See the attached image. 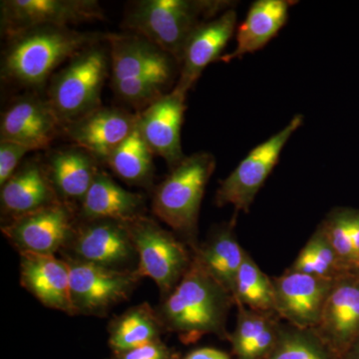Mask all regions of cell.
Instances as JSON below:
<instances>
[{
	"mask_svg": "<svg viewBox=\"0 0 359 359\" xmlns=\"http://www.w3.org/2000/svg\"><path fill=\"white\" fill-rule=\"evenodd\" d=\"M233 304V294L193 257L190 269L157 313L165 330L189 344L207 334L229 339L226 325Z\"/></svg>",
	"mask_w": 359,
	"mask_h": 359,
	"instance_id": "6da1fadb",
	"label": "cell"
},
{
	"mask_svg": "<svg viewBox=\"0 0 359 359\" xmlns=\"http://www.w3.org/2000/svg\"><path fill=\"white\" fill-rule=\"evenodd\" d=\"M9 39L2 59V79L20 86L39 87L59 65L95 44L99 34L42 26Z\"/></svg>",
	"mask_w": 359,
	"mask_h": 359,
	"instance_id": "7a4b0ae2",
	"label": "cell"
},
{
	"mask_svg": "<svg viewBox=\"0 0 359 359\" xmlns=\"http://www.w3.org/2000/svg\"><path fill=\"white\" fill-rule=\"evenodd\" d=\"M230 6L223 0H140L126 9L123 25L181 63L195 30Z\"/></svg>",
	"mask_w": 359,
	"mask_h": 359,
	"instance_id": "3957f363",
	"label": "cell"
},
{
	"mask_svg": "<svg viewBox=\"0 0 359 359\" xmlns=\"http://www.w3.org/2000/svg\"><path fill=\"white\" fill-rule=\"evenodd\" d=\"M216 169L214 155L198 152L185 157L156 189L155 216L197 248L198 221L208 182Z\"/></svg>",
	"mask_w": 359,
	"mask_h": 359,
	"instance_id": "277c9868",
	"label": "cell"
},
{
	"mask_svg": "<svg viewBox=\"0 0 359 359\" xmlns=\"http://www.w3.org/2000/svg\"><path fill=\"white\" fill-rule=\"evenodd\" d=\"M111 68L110 55L93 44L70 59L51 82L49 99L62 124L98 109L101 93Z\"/></svg>",
	"mask_w": 359,
	"mask_h": 359,
	"instance_id": "5b68a950",
	"label": "cell"
},
{
	"mask_svg": "<svg viewBox=\"0 0 359 359\" xmlns=\"http://www.w3.org/2000/svg\"><path fill=\"white\" fill-rule=\"evenodd\" d=\"M125 224L138 256L137 273L154 280L166 297L190 269L193 252L174 233L144 215Z\"/></svg>",
	"mask_w": 359,
	"mask_h": 359,
	"instance_id": "8992f818",
	"label": "cell"
},
{
	"mask_svg": "<svg viewBox=\"0 0 359 359\" xmlns=\"http://www.w3.org/2000/svg\"><path fill=\"white\" fill-rule=\"evenodd\" d=\"M304 121V115H295L285 128L252 149L222 182L216 193V205H231L236 212H249L257 193L278 165L290 137L301 128Z\"/></svg>",
	"mask_w": 359,
	"mask_h": 359,
	"instance_id": "52a82bcc",
	"label": "cell"
},
{
	"mask_svg": "<svg viewBox=\"0 0 359 359\" xmlns=\"http://www.w3.org/2000/svg\"><path fill=\"white\" fill-rule=\"evenodd\" d=\"M74 314L101 316L132 294L140 276L136 269L121 271L68 257Z\"/></svg>",
	"mask_w": 359,
	"mask_h": 359,
	"instance_id": "ba28073f",
	"label": "cell"
},
{
	"mask_svg": "<svg viewBox=\"0 0 359 359\" xmlns=\"http://www.w3.org/2000/svg\"><path fill=\"white\" fill-rule=\"evenodd\" d=\"M104 20V11L95 0H2V34L11 39L42 26L69 27L71 25Z\"/></svg>",
	"mask_w": 359,
	"mask_h": 359,
	"instance_id": "9c48e42d",
	"label": "cell"
},
{
	"mask_svg": "<svg viewBox=\"0 0 359 359\" xmlns=\"http://www.w3.org/2000/svg\"><path fill=\"white\" fill-rule=\"evenodd\" d=\"M335 280L290 268L283 275L273 276L276 314L294 327L314 330L320 323Z\"/></svg>",
	"mask_w": 359,
	"mask_h": 359,
	"instance_id": "30bf717a",
	"label": "cell"
},
{
	"mask_svg": "<svg viewBox=\"0 0 359 359\" xmlns=\"http://www.w3.org/2000/svg\"><path fill=\"white\" fill-rule=\"evenodd\" d=\"M2 231L20 252L46 255H54L76 233L72 210L63 202L13 219Z\"/></svg>",
	"mask_w": 359,
	"mask_h": 359,
	"instance_id": "8fae6325",
	"label": "cell"
},
{
	"mask_svg": "<svg viewBox=\"0 0 359 359\" xmlns=\"http://www.w3.org/2000/svg\"><path fill=\"white\" fill-rule=\"evenodd\" d=\"M187 94L173 89L137 114V128L155 155L173 169L185 159L181 131Z\"/></svg>",
	"mask_w": 359,
	"mask_h": 359,
	"instance_id": "7c38bea8",
	"label": "cell"
},
{
	"mask_svg": "<svg viewBox=\"0 0 359 359\" xmlns=\"http://www.w3.org/2000/svg\"><path fill=\"white\" fill-rule=\"evenodd\" d=\"M73 259L106 268L129 271L136 249L126 224L112 219H95L82 226L71 241Z\"/></svg>",
	"mask_w": 359,
	"mask_h": 359,
	"instance_id": "4fadbf2b",
	"label": "cell"
},
{
	"mask_svg": "<svg viewBox=\"0 0 359 359\" xmlns=\"http://www.w3.org/2000/svg\"><path fill=\"white\" fill-rule=\"evenodd\" d=\"M62 125L48 100L20 97L2 114L0 140L15 142L30 151L50 145Z\"/></svg>",
	"mask_w": 359,
	"mask_h": 359,
	"instance_id": "5bb4252c",
	"label": "cell"
},
{
	"mask_svg": "<svg viewBox=\"0 0 359 359\" xmlns=\"http://www.w3.org/2000/svg\"><path fill=\"white\" fill-rule=\"evenodd\" d=\"M137 114L112 107H99L68 123L66 133L77 147L84 149L97 161L107 162L113 152L134 131Z\"/></svg>",
	"mask_w": 359,
	"mask_h": 359,
	"instance_id": "9a60e30c",
	"label": "cell"
},
{
	"mask_svg": "<svg viewBox=\"0 0 359 359\" xmlns=\"http://www.w3.org/2000/svg\"><path fill=\"white\" fill-rule=\"evenodd\" d=\"M316 334L341 358L359 337V275L335 280Z\"/></svg>",
	"mask_w": 359,
	"mask_h": 359,
	"instance_id": "2e32d148",
	"label": "cell"
},
{
	"mask_svg": "<svg viewBox=\"0 0 359 359\" xmlns=\"http://www.w3.org/2000/svg\"><path fill=\"white\" fill-rule=\"evenodd\" d=\"M236 25L237 13L230 8L195 30L184 49L180 79L174 89L187 94L193 88L205 68L223 56L222 53L233 36Z\"/></svg>",
	"mask_w": 359,
	"mask_h": 359,
	"instance_id": "e0dca14e",
	"label": "cell"
},
{
	"mask_svg": "<svg viewBox=\"0 0 359 359\" xmlns=\"http://www.w3.org/2000/svg\"><path fill=\"white\" fill-rule=\"evenodd\" d=\"M20 282L47 308L74 316L66 261L54 255L20 252Z\"/></svg>",
	"mask_w": 359,
	"mask_h": 359,
	"instance_id": "ac0fdd59",
	"label": "cell"
},
{
	"mask_svg": "<svg viewBox=\"0 0 359 359\" xmlns=\"http://www.w3.org/2000/svg\"><path fill=\"white\" fill-rule=\"evenodd\" d=\"M2 212L11 221L61 201L52 186L46 167L39 161H25L1 186Z\"/></svg>",
	"mask_w": 359,
	"mask_h": 359,
	"instance_id": "d6986e66",
	"label": "cell"
},
{
	"mask_svg": "<svg viewBox=\"0 0 359 359\" xmlns=\"http://www.w3.org/2000/svg\"><path fill=\"white\" fill-rule=\"evenodd\" d=\"M292 2L287 0H257L250 6L245 20L238 25L237 47L219 61L229 63L264 48L282 30L289 18Z\"/></svg>",
	"mask_w": 359,
	"mask_h": 359,
	"instance_id": "ffe728a7",
	"label": "cell"
},
{
	"mask_svg": "<svg viewBox=\"0 0 359 359\" xmlns=\"http://www.w3.org/2000/svg\"><path fill=\"white\" fill-rule=\"evenodd\" d=\"M97 162L93 156L79 147L51 153L45 167L61 202L67 205L82 203L99 171Z\"/></svg>",
	"mask_w": 359,
	"mask_h": 359,
	"instance_id": "44dd1931",
	"label": "cell"
},
{
	"mask_svg": "<svg viewBox=\"0 0 359 359\" xmlns=\"http://www.w3.org/2000/svg\"><path fill=\"white\" fill-rule=\"evenodd\" d=\"M143 211L140 194L125 190L100 171L97 172L81 203V215L90 221L112 219L127 223L143 216Z\"/></svg>",
	"mask_w": 359,
	"mask_h": 359,
	"instance_id": "7402d4cb",
	"label": "cell"
},
{
	"mask_svg": "<svg viewBox=\"0 0 359 359\" xmlns=\"http://www.w3.org/2000/svg\"><path fill=\"white\" fill-rule=\"evenodd\" d=\"M235 224L236 218L229 223L219 224L212 231L207 242L197 245L192 252L198 263L231 294L247 252L238 243Z\"/></svg>",
	"mask_w": 359,
	"mask_h": 359,
	"instance_id": "603a6c76",
	"label": "cell"
},
{
	"mask_svg": "<svg viewBox=\"0 0 359 359\" xmlns=\"http://www.w3.org/2000/svg\"><path fill=\"white\" fill-rule=\"evenodd\" d=\"M110 43L112 84L145 74L171 56L145 37L136 34H107Z\"/></svg>",
	"mask_w": 359,
	"mask_h": 359,
	"instance_id": "cb8c5ba5",
	"label": "cell"
},
{
	"mask_svg": "<svg viewBox=\"0 0 359 359\" xmlns=\"http://www.w3.org/2000/svg\"><path fill=\"white\" fill-rule=\"evenodd\" d=\"M164 330L157 311L142 304L130 309L111 323L109 344L115 354L126 353L160 340Z\"/></svg>",
	"mask_w": 359,
	"mask_h": 359,
	"instance_id": "d4e9b609",
	"label": "cell"
},
{
	"mask_svg": "<svg viewBox=\"0 0 359 359\" xmlns=\"http://www.w3.org/2000/svg\"><path fill=\"white\" fill-rule=\"evenodd\" d=\"M154 153L144 140L138 128L119 146L107 160V165L125 183L147 187L154 175Z\"/></svg>",
	"mask_w": 359,
	"mask_h": 359,
	"instance_id": "484cf974",
	"label": "cell"
},
{
	"mask_svg": "<svg viewBox=\"0 0 359 359\" xmlns=\"http://www.w3.org/2000/svg\"><path fill=\"white\" fill-rule=\"evenodd\" d=\"M231 294L235 306L242 304L254 311L276 313L273 278L262 271L248 252L236 276Z\"/></svg>",
	"mask_w": 359,
	"mask_h": 359,
	"instance_id": "4316f807",
	"label": "cell"
},
{
	"mask_svg": "<svg viewBox=\"0 0 359 359\" xmlns=\"http://www.w3.org/2000/svg\"><path fill=\"white\" fill-rule=\"evenodd\" d=\"M266 359H341L316 330L283 321L273 351Z\"/></svg>",
	"mask_w": 359,
	"mask_h": 359,
	"instance_id": "83f0119b",
	"label": "cell"
},
{
	"mask_svg": "<svg viewBox=\"0 0 359 359\" xmlns=\"http://www.w3.org/2000/svg\"><path fill=\"white\" fill-rule=\"evenodd\" d=\"M290 269L328 280H337L347 275L320 224L295 257Z\"/></svg>",
	"mask_w": 359,
	"mask_h": 359,
	"instance_id": "f1b7e54d",
	"label": "cell"
},
{
	"mask_svg": "<svg viewBox=\"0 0 359 359\" xmlns=\"http://www.w3.org/2000/svg\"><path fill=\"white\" fill-rule=\"evenodd\" d=\"M172 76L171 59L140 76L112 84L116 95L136 107H147L163 95L162 89Z\"/></svg>",
	"mask_w": 359,
	"mask_h": 359,
	"instance_id": "f546056e",
	"label": "cell"
},
{
	"mask_svg": "<svg viewBox=\"0 0 359 359\" xmlns=\"http://www.w3.org/2000/svg\"><path fill=\"white\" fill-rule=\"evenodd\" d=\"M351 210L353 208H334L320 224L334 248L342 269L347 275H358L351 237Z\"/></svg>",
	"mask_w": 359,
	"mask_h": 359,
	"instance_id": "4dcf8cb0",
	"label": "cell"
},
{
	"mask_svg": "<svg viewBox=\"0 0 359 359\" xmlns=\"http://www.w3.org/2000/svg\"><path fill=\"white\" fill-rule=\"evenodd\" d=\"M238 309L237 323L229 340L237 359H243L250 348L262 339L266 330L276 320H282L276 313L254 311L242 304Z\"/></svg>",
	"mask_w": 359,
	"mask_h": 359,
	"instance_id": "1f68e13d",
	"label": "cell"
},
{
	"mask_svg": "<svg viewBox=\"0 0 359 359\" xmlns=\"http://www.w3.org/2000/svg\"><path fill=\"white\" fill-rule=\"evenodd\" d=\"M29 149L15 142L0 140V186L13 177Z\"/></svg>",
	"mask_w": 359,
	"mask_h": 359,
	"instance_id": "d6a6232c",
	"label": "cell"
},
{
	"mask_svg": "<svg viewBox=\"0 0 359 359\" xmlns=\"http://www.w3.org/2000/svg\"><path fill=\"white\" fill-rule=\"evenodd\" d=\"M178 355L161 340L151 342L146 346L137 347L120 354H115L111 359H177Z\"/></svg>",
	"mask_w": 359,
	"mask_h": 359,
	"instance_id": "836d02e7",
	"label": "cell"
},
{
	"mask_svg": "<svg viewBox=\"0 0 359 359\" xmlns=\"http://www.w3.org/2000/svg\"><path fill=\"white\" fill-rule=\"evenodd\" d=\"M351 237L354 256H355L356 273L359 275V210H351Z\"/></svg>",
	"mask_w": 359,
	"mask_h": 359,
	"instance_id": "e575fe53",
	"label": "cell"
},
{
	"mask_svg": "<svg viewBox=\"0 0 359 359\" xmlns=\"http://www.w3.org/2000/svg\"><path fill=\"white\" fill-rule=\"evenodd\" d=\"M184 359H231L224 351L219 349L210 348V347H204V348L197 349L192 353H189Z\"/></svg>",
	"mask_w": 359,
	"mask_h": 359,
	"instance_id": "d590c367",
	"label": "cell"
},
{
	"mask_svg": "<svg viewBox=\"0 0 359 359\" xmlns=\"http://www.w3.org/2000/svg\"><path fill=\"white\" fill-rule=\"evenodd\" d=\"M341 359H359V337L347 348Z\"/></svg>",
	"mask_w": 359,
	"mask_h": 359,
	"instance_id": "8d00e7d4",
	"label": "cell"
}]
</instances>
